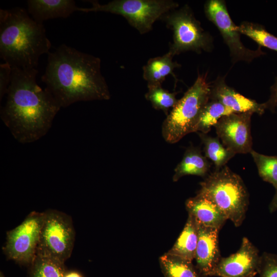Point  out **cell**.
I'll return each mask as SVG.
<instances>
[{"label":"cell","instance_id":"ffe728a7","mask_svg":"<svg viewBox=\"0 0 277 277\" xmlns=\"http://www.w3.org/2000/svg\"><path fill=\"white\" fill-rule=\"evenodd\" d=\"M160 263L165 277H206L191 262L168 253L160 257Z\"/></svg>","mask_w":277,"mask_h":277},{"label":"cell","instance_id":"ba28073f","mask_svg":"<svg viewBox=\"0 0 277 277\" xmlns=\"http://www.w3.org/2000/svg\"><path fill=\"white\" fill-rule=\"evenodd\" d=\"M75 232L72 217L55 209L44 211L36 255L52 258L63 263L72 252Z\"/></svg>","mask_w":277,"mask_h":277},{"label":"cell","instance_id":"83f0119b","mask_svg":"<svg viewBox=\"0 0 277 277\" xmlns=\"http://www.w3.org/2000/svg\"><path fill=\"white\" fill-rule=\"evenodd\" d=\"M12 67L7 63L0 65V101L7 92L12 77Z\"/></svg>","mask_w":277,"mask_h":277},{"label":"cell","instance_id":"7402d4cb","mask_svg":"<svg viewBox=\"0 0 277 277\" xmlns=\"http://www.w3.org/2000/svg\"><path fill=\"white\" fill-rule=\"evenodd\" d=\"M64 263L51 257L36 255L29 266L28 277H64L67 271Z\"/></svg>","mask_w":277,"mask_h":277},{"label":"cell","instance_id":"8fae6325","mask_svg":"<svg viewBox=\"0 0 277 277\" xmlns=\"http://www.w3.org/2000/svg\"><path fill=\"white\" fill-rule=\"evenodd\" d=\"M253 113L234 112L221 118L214 126L223 145L235 154L250 153L252 149L251 118Z\"/></svg>","mask_w":277,"mask_h":277},{"label":"cell","instance_id":"44dd1931","mask_svg":"<svg viewBox=\"0 0 277 277\" xmlns=\"http://www.w3.org/2000/svg\"><path fill=\"white\" fill-rule=\"evenodd\" d=\"M203 144L205 156L214 165L215 169L225 165L235 154L225 147L218 137H212L207 134L197 132Z\"/></svg>","mask_w":277,"mask_h":277},{"label":"cell","instance_id":"d4e9b609","mask_svg":"<svg viewBox=\"0 0 277 277\" xmlns=\"http://www.w3.org/2000/svg\"><path fill=\"white\" fill-rule=\"evenodd\" d=\"M148 90L145 95L153 108L163 111L167 115L170 108H173L178 101L176 97L177 92H170L164 89L162 85L148 87Z\"/></svg>","mask_w":277,"mask_h":277},{"label":"cell","instance_id":"1f68e13d","mask_svg":"<svg viewBox=\"0 0 277 277\" xmlns=\"http://www.w3.org/2000/svg\"><path fill=\"white\" fill-rule=\"evenodd\" d=\"M0 277H5L4 274L3 273L2 271H1L0 272Z\"/></svg>","mask_w":277,"mask_h":277},{"label":"cell","instance_id":"9a60e30c","mask_svg":"<svg viewBox=\"0 0 277 277\" xmlns=\"http://www.w3.org/2000/svg\"><path fill=\"white\" fill-rule=\"evenodd\" d=\"M27 11L35 21L56 18H67L75 11H79L73 0H28Z\"/></svg>","mask_w":277,"mask_h":277},{"label":"cell","instance_id":"8992f818","mask_svg":"<svg viewBox=\"0 0 277 277\" xmlns=\"http://www.w3.org/2000/svg\"><path fill=\"white\" fill-rule=\"evenodd\" d=\"M90 2L91 7L80 8L79 11L104 12L121 15L141 34L151 31L156 21L179 7V4L172 0H113L105 4Z\"/></svg>","mask_w":277,"mask_h":277},{"label":"cell","instance_id":"9c48e42d","mask_svg":"<svg viewBox=\"0 0 277 277\" xmlns=\"http://www.w3.org/2000/svg\"><path fill=\"white\" fill-rule=\"evenodd\" d=\"M44 212L32 211L23 222L6 234L3 248L7 258L16 263L30 266L36 256Z\"/></svg>","mask_w":277,"mask_h":277},{"label":"cell","instance_id":"4fadbf2b","mask_svg":"<svg viewBox=\"0 0 277 277\" xmlns=\"http://www.w3.org/2000/svg\"><path fill=\"white\" fill-rule=\"evenodd\" d=\"M196 223L198 233L194 258L196 267L203 275L210 276L222 258L219 246L220 230Z\"/></svg>","mask_w":277,"mask_h":277},{"label":"cell","instance_id":"7a4b0ae2","mask_svg":"<svg viewBox=\"0 0 277 277\" xmlns=\"http://www.w3.org/2000/svg\"><path fill=\"white\" fill-rule=\"evenodd\" d=\"M98 57L65 44L48 53L42 81L61 108L81 101L108 100L110 92Z\"/></svg>","mask_w":277,"mask_h":277},{"label":"cell","instance_id":"f1b7e54d","mask_svg":"<svg viewBox=\"0 0 277 277\" xmlns=\"http://www.w3.org/2000/svg\"><path fill=\"white\" fill-rule=\"evenodd\" d=\"M270 97L264 104L266 109L273 112L277 106V77H275L274 84L270 88Z\"/></svg>","mask_w":277,"mask_h":277},{"label":"cell","instance_id":"5bb4252c","mask_svg":"<svg viewBox=\"0 0 277 277\" xmlns=\"http://www.w3.org/2000/svg\"><path fill=\"white\" fill-rule=\"evenodd\" d=\"M210 100L220 102L234 112H250L262 115L266 109L264 103L260 104L243 96L228 86L221 77H219L211 85Z\"/></svg>","mask_w":277,"mask_h":277},{"label":"cell","instance_id":"cb8c5ba5","mask_svg":"<svg viewBox=\"0 0 277 277\" xmlns=\"http://www.w3.org/2000/svg\"><path fill=\"white\" fill-rule=\"evenodd\" d=\"M241 34H243L263 46L277 52V37L268 32L259 24L243 22L238 26Z\"/></svg>","mask_w":277,"mask_h":277},{"label":"cell","instance_id":"2e32d148","mask_svg":"<svg viewBox=\"0 0 277 277\" xmlns=\"http://www.w3.org/2000/svg\"><path fill=\"white\" fill-rule=\"evenodd\" d=\"M186 207L196 223L206 227L220 230L227 220L212 202L197 194L186 201Z\"/></svg>","mask_w":277,"mask_h":277},{"label":"cell","instance_id":"3957f363","mask_svg":"<svg viewBox=\"0 0 277 277\" xmlns=\"http://www.w3.org/2000/svg\"><path fill=\"white\" fill-rule=\"evenodd\" d=\"M51 46L43 24L24 8L0 10V56L5 63L12 68H36Z\"/></svg>","mask_w":277,"mask_h":277},{"label":"cell","instance_id":"ac0fdd59","mask_svg":"<svg viewBox=\"0 0 277 277\" xmlns=\"http://www.w3.org/2000/svg\"><path fill=\"white\" fill-rule=\"evenodd\" d=\"M210 166V163L206 157L202 154L201 150L191 146L186 150L182 160L175 167L173 181L176 182L187 175L206 176Z\"/></svg>","mask_w":277,"mask_h":277},{"label":"cell","instance_id":"30bf717a","mask_svg":"<svg viewBox=\"0 0 277 277\" xmlns=\"http://www.w3.org/2000/svg\"><path fill=\"white\" fill-rule=\"evenodd\" d=\"M204 11L207 18L216 26L221 33L229 48L233 63L240 61L250 62L255 58L265 54L260 46L253 50L243 45L240 39L241 33L232 21L224 1H207L204 5Z\"/></svg>","mask_w":277,"mask_h":277},{"label":"cell","instance_id":"484cf974","mask_svg":"<svg viewBox=\"0 0 277 277\" xmlns=\"http://www.w3.org/2000/svg\"><path fill=\"white\" fill-rule=\"evenodd\" d=\"M262 179L277 189V155H264L252 150L250 152Z\"/></svg>","mask_w":277,"mask_h":277},{"label":"cell","instance_id":"277c9868","mask_svg":"<svg viewBox=\"0 0 277 277\" xmlns=\"http://www.w3.org/2000/svg\"><path fill=\"white\" fill-rule=\"evenodd\" d=\"M197 194L212 202L234 225H242L249 205V194L241 176L227 166L215 169L200 183Z\"/></svg>","mask_w":277,"mask_h":277},{"label":"cell","instance_id":"603a6c76","mask_svg":"<svg viewBox=\"0 0 277 277\" xmlns=\"http://www.w3.org/2000/svg\"><path fill=\"white\" fill-rule=\"evenodd\" d=\"M234 112L220 102L210 100L204 107L200 116L196 132L207 134L223 116Z\"/></svg>","mask_w":277,"mask_h":277},{"label":"cell","instance_id":"d6986e66","mask_svg":"<svg viewBox=\"0 0 277 277\" xmlns=\"http://www.w3.org/2000/svg\"><path fill=\"white\" fill-rule=\"evenodd\" d=\"M198 240L197 227L194 218L188 214L185 225L168 253L192 262L195 258Z\"/></svg>","mask_w":277,"mask_h":277},{"label":"cell","instance_id":"52a82bcc","mask_svg":"<svg viewBox=\"0 0 277 277\" xmlns=\"http://www.w3.org/2000/svg\"><path fill=\"white\" fill-rule=\"evenodd\" d=\"M161 19L173 32L172 42L168 52L172 56L188 51L197 53L211 51V36L203 29L188 5L170 11Z\"/></svg>","mask_w":277,"mask_h":277},{"label":"cell","instance_id":"6da1fadb","mask_svg":"<svg viewBox=\"0 0 277 277\" xmlns=\"http://www.w3.org/2000/svg\"><path fill=\"white\" fill-rule=\"evenodd\" d=\"M36 68L13 67L6 101L1 117L15 139L22 144L44 136L61 108L46 89L36 82Z\"/></svg>","mask_w":277,"mask_h":277},{"label":"cell","instance_id":"7c38bea8","mask_svg":"<svg viewBox=\"0 0 277 277\" xmlns=\"http://www.w3.org/2000/svg\"><path fill=\"white\" fill-rule=\"evenodd\" d=\"M261 255L257 248L246 237L235 253L221 258L210 276L220 277H254L259 272Z\"/></svg>","mask_w":277,"mask_h":277},{"label":"cell","instance_id":"f546056e","mask_svg":"<svg viewBox=\"0 0 277 277\" xmlns=\"http://www.w3.org/2000/svg\"><path fill=\"white\" fill-rule=\"evenodd\" d=\"M269 209L271 213L277 210V189H275V194L269 204Z\"/></svg>","mask_w":277,"mask_h":277},{"label":"cell","instance_id":"4316f807","mask_svg":"<svg viewBox=\"0 0 277 277\" xmlns=\"http://www.w3.org/2000/svg\"><path fill=\"white\" fill-rule=\"evenodd\" d=\"M260 277H277V255L264 252L261 255Z\"/></svg>","mask_w":277,"mask_h":277},{"label":"cell","instance_id":"4dcf8cb0","mask_svg":"<svg viewBox=\"0 0 277 277\" xmlns=\"http://www.w3.org/2000/svg\"><path fill=\"white\" fill-rule=\"evenodd\" d=\"M64 277H83L82 274L75 270L67 271Z\"/></svg>","mask_w":277,"mask_h":277},{"label":"cell","instance_id":"e0dca14e","mask_svg":"<svg viewBox=\"0 0 277 277\" xmlns=\"http://www.w3.org/2000/svg\"><path fill=\"white\" fill-rule=\"evenodd\" d=\"M173 56L168 52L162 55L150 58L143 67V77L147 82V87L162 85L167 76L172 75L175 69L181 65L173 61Z\"/></svg>","mask_w":277,"mask_h":277},{"label":"cell","instance_id":"5b68a950","mask_svg":"<svg viewBox=\"0 0 277 277\" xmlns=\"http://www.w3.org/2000/svg\"><path fill=\"white\" fill-rule=\"evenodd\" d=\"M210 92L211 85L207 82L206 75L199 74L163 123L162 134L167 143H176L187 134L196 132L202 112L210 100Z\"/></svg>","mask_w":277,"mask_h":277}]
</instances>
